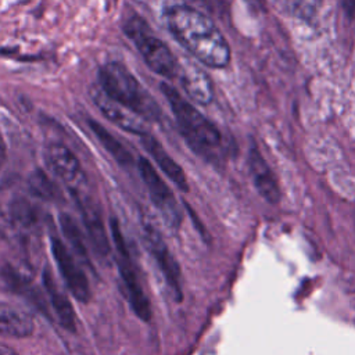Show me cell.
Masks as SVG:
<instances>
[{"instance_id":"6da1fadb","label":"cell","mask_w":355,"mask_h":355,"mask_svg":"<svg viewBox=\"0 0 355 355\" xmlns=\"http://www.w3.org/2000/svg\"><path fill=\"white\" fill-rule=\"evenodd\" d=\"M164 21L172 36L201 64L225 68L230 62V47L212 19L187 4L165 10Z\"/></svg>"},{"instance_id":"7a4b0ae2","label":"cell","mask_w":355,"mask_h":355,"mask_svg":"<svg viewBox=\"0 0 355 355\" xmlns=\"http://www.w3.org/2000/svg\"><path fill=\"white\" fill-rule=\"evenodd\" d=\"M164 96L176 118L180 133L189 146L202 157L212 158L222 146V135L191 103L166 83H161Z\"/></svg>"},{"instance_id":"3957f363","label":"cell","mask_w":355,"mask_h":355,"mask_svg":"<svg viewBox=\"0 0 355 355\" xmlns=\"http://www.w3.org/2000/svg\"><path fill=\"white\" fill-rule=\"evenodd\" d=\"M100 87L147 121L159 118V107L135 75L121 62H107L98 72Z\"/></svg>"},{"instance_id":"277c9868","label":"cell","mask_w":355,"mask_h":355,"mask_svg":"<svg viewBox=\"0 0 355 355\" xmlns=\"http://www.w3.org/2000/svg\"><path fill=\"white\" fill-rule=\"evenodd\" d=\"M125 35L136 44L147 67L168 79L178 76V58L171 49L157 36L140 17H133L125 24Z\"/></svg>"},{"instance_id":"5b68a950","label":"cell","mask_w":355,"mask_h":355,"mask_svg":"<svg viewBox=\"0 0 355 355\" xmlns=\"http://www.w3.org/2000/svg\"><path fill=\"white\" fill-rule=\"evenodd\" d=\"M110 232L111 239L115 247V258L116 265L119 269V275L122 279V283L126 290V298L136 313V316L144 322H148L151 319V306L150 301L140 284V280L136 273V266L133 263V259L130 257L128 244L125 241V237L122 234L121 226L116 219L110 220Z\"/></svg>"},{"instance_id":"8992f818","label":"cell","mask_w":355,"mask_h":355,"mask_svg":"<svg viewBox=\"0 0 355 355\" xmlns=\"http://www.w3.org/2000/svg\"><path fill=\"white\" fill-rule=\"evenodd\" d=\"M137 169H139L140 178L143 179L148 190L151 202L162 216L164 222L171 229H178L182 222V211L169 186L164 182V179L158 175V172L147 158L144 157L139 158Z\"/></svg>"},{"instance_id":"52a82bcc","label":"cell","mask_w":355,"mask_h":355,"mask_svg":"<svg viewBox=\"0 0 355 355\" xmlns=\"http://www.w3.org/2000/svg\"><path fill=\"white\" fill-rule=\"evenodd\" d=\"M144 243L148 252L153 255L158 268L161 269L162 276L169 287V291L172 293V297L178 302H180L183 300V293L179 265L175 257L171 254L165 240L151 223L144 225Z\"/></svg>"},{"instance_id":"ba28073f","label":"cell","mask_w":355,"mask_h":355,"mask_svg":"<svg viewBox=\"0 0 355 355\" xmlns=\"http://www.w3.org/2000/svg\"><path fill=\"white\" fill-rule=\"evenodd\" d=\"M90 96L101 114L118 128L139 136L148 133L147 119H144L125 104L110 97L101 87H92Z\"/></svg>"},{"instance_id":"9c48e42d","label":"cell","mask_w":355,"mask_h":355,"mask_svg":"<svg viewBox=\"0 0 355 355\" xmlns=\"http://www.w3.org/2000/svg\"><path fill=\"white\" fill-rule=\"evenodd\" d=\"M51 254L72 295L80 302H87L92 297L89 280L83 269L78 265L72 254L68 251L67 245L57 236L51 237Z\"/></svg>"},{"instance_id":"30bf717a","label":"cell","mask_w":355,"mask_h":355,"mask_svg":"<svg viewBox=\"0 0 355 355\" xmlns=\"http://www.w3.org/2000/svg\"><path fill=\"white\" fill-rule=\"evenodd\" d=\"M178 78L186 94L201 105L209 104L214 98V89L205 71L189 58L178 60Z\"/></svg>"},{"instance_id":"8fae6325","label":"cell","mask_w":355,"mask_h":355,"mask_svg":"<svg viewBox=\"0 0 355 355\" xmlns=\"http://www.w3.org/2000/svg\"><path fill=\"white\" fill-rule=\"evenodd\" d=\"M73 194H75V200L78 202L79 211L82 214L83 225L89 236L90 244L93 245L96 254L100 258H107L111 251V245H110V239L107 236L100 212L97 211L96 207H93L89 198L83 197V194H78L76 191H73Z\"/></svg>"},{"instance_id":"7c38bea8","label":"cell","mask_w":355,"mask_h":355,"mask_svg":"<svg viewBox=\"0 0 355 355\" xmlns=\"http://www.w3.org/2000/svg\"><path fill=\"white\" fill-rule=\"evenodd\" d=\"M44 161L50 172L68 184H76L83 179L79 159L62 144H50L44 151Z\"/></svg>"},{"instance_id":"4fadbf2b","label":"cell","mask_w":355,"mask_h":355,"mask_svg":"<svg viewBox=\"0 0 355 355\" xmlns=\"http://www.w3.org/2000/svg\"><path fill=\"white\" fill-rule=\"evenodd\" d=\"M248 168L251 179L259 196L270 204H277L280 201V189L277 184V179L257 147H251L250 150Z\"/></svg>"},{"instance_id":"5bb4252c","label":"cell","mask_w":355,"mask_h":355,"mask_svg":"<svg viewBox=\"0 0 355 355\" xmlns=\"http://www.w3.org/2000/svg\"><path fill=\"white\" fill-rule=\"evenodd\" d=\"M141 144L146 148V151L151 155V158L155 161L158 168L183 191L189 190L187 179L180 168V165L168 154V151L162 147V144L150 133L140 136Z\"/></svg>"},{"instance_id":"9a60e30c","label":"cell","mask_w":355,"mask_h":355,"mask_svg":"<svg viewBox=\"0 0 355 355\" xmlns=\"http://www.w3.org/2000/svg\"><path fill=\"white\" fill-rule=\"evenodd\" d=\"M32 315L21 306L0 302V337H28L33 333Z\"/></svg>"},{"instance_id":"2e32d148","label":"cell","mask_w":355,"mask_h":355,"mask_svg":"<svg viewBox=\"0 0 355 355\" xmlns=\"http://www.w3.org/2000/svg\"><path fill=\"white\" fill-rule=\"evenodd\" d=\"M42 279H43V286L46 288V293L49 294L51 308H53L60 324L68 331H76V315H75L73 306H72L69 298L57 286L49 268H44Z\"/></svg>"},{"instance_id":"e0dca14e","label":"cell","mask_w":355,"mask_h":355,"mask_svg":"<svg viewBox=\"0 0 355 355\" xmlns=\"http://www.w3.org/2000/svg\"><path fill=\"white\" fill-rule=\"evenodd\" d=\"M89 126L92 132L96 135L101 146L112 155V158L122 166H130L133 164V157L129 153V150L118 140L115 139L101 123L97 121L89 119Z\"/></svg>"},{"instance_id":"ac0fdd59","label":"cell","mask_w":355,"mask_h":355,"mask_svg":"<svg viewBox=\"0 0 355 355\" xmlns=\"http://www.w3.org/2000/svg\"><path fill=\"white\" fill-rule=\"evenodd\" d=\"M60 226L61 232L73 250V252L87 265H90V255L87 250V243L85 240L83 232L80 230L76 220L69 214H61L60 215Z\"/></svg>"},{"instance_id":"d6986e66","label":"cell","mask_w":355,"mask_h":355,"mask_svg":"<svg viewBox=\"0 0 355 355\" xmlns=\"http://www.w3.org/2000/svg\"><path fill=\"white\" fill-rule=\"evenodd\" d=\"M29 191L40 200L57 202L62 198V191L58 184L43 171L37 169L28 178Z\"/></svg>"},{"instance_id":"ffe728a7","label":"cell","mask_w":355,"mask_h":355,"mask_svg":"<svg viewBox=\"0 0 355 355\" xmlns=\"http://www.w3.org/2000/svg\"><path fill=\"white\" fill-rule=\"evenodd\" d=\"M12 222L22 229L32 230L40 225V214L33 204L25 198H17L10 205Z\"/></svg>"},{"instance_id":"44dd1931","label":"cell","mask_w":355,"mask_h":355,"mask_svg":"<svg viewBox=\"0 0 355 355\" xmlns=\"http://www.w3.org/2000/svg\"><path fill=\"white\" fill-rule=\"evenodd\" d=\"M343 8L347 17H355V0H343Z\"/></svg>"},{"instance_id":"7402d4cb","label":"cell","mask_w":355,"mask_h":355,"mask_svg":"<svg viewBox=\"0 0 355 355\" xmlns=\"http://www.w3.org/2000/svg\"><path fill=\"white\" fill-rule=\"evenodd\" d=\"M0 355H18L12 348L4 345V344H0Z\"/></svg>"},{"instance_id":"603a6c76","label":"cell","mask_w":355,"mask_h":355,"mask_svg":"<svg viewBox=\"0 0 355 355\" xmlns=\"http://www.w3.org/2000/svg\"><path fill=\"white\" fill-rule=\"evenodd\" d=\"M191 1H196V3H201V0H191Z\"/></svg>"},{"instance_id":"cb8c5ba5","label":"cell","mask_w":355,"mask_h":355,"mask_svg":"<svg viewBox=\"0 0 355 355\" xmlns=\"http://www.w3.org/2000/svg\"><path fill=\"white\" fill-rule=\"evenodd\" d=\"M0 165H1V155H0Z\"/></svg>"}]
</instances>
